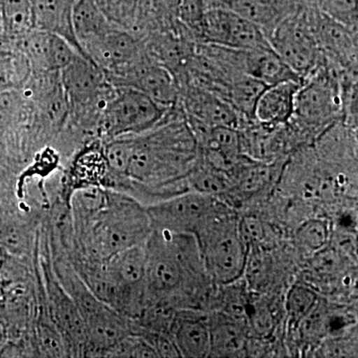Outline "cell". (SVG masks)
<instances>
[{"label": "cell", "instance_id": "cell-27", "mask_svg": "<svg viewBox=\"0 0 358 358\" xmlns=\"http://www.w3.org/2000/svg\"><path fill=\"white\" fill-rule=\"evenodd\" d=\"M331 227L324 219H310L299 228L296 239L301 248L308 252H319L329 243Z\"/></svg>", "mask_w": 358, "mask_h": 358}, {"label": "cell", "instance_id": "cell-28", "mask_svg": "<svg viewBox=\"0 0 358 358\" xmlns=\"http://www.w3.org/2000/svg\"><path fill=\"white\" fill-rule=\"evenodd\" d=\"M320 13L355 31L358 29V0H313Z\"/></svg>", "mask_w": 358, "mask_h": 358}, {"label": "cell", "instance_id": "cell-24", "mask_svg": "<svg viewBox=\"0 0 358 358\" xmlns=\"http://www.w3.org/2000/svg\"><path fill=\"white\" fill-rule=\"evenodd\" d=\"M33 29L31 0H1V41L17 45Z\"/></svg>", "mask_w": 358, "mask_h": 358}, {"label": "cell", "instance_id": "cell-29", "mask_svg": "<svg viewBox=\"0 0 358 358\" xmlns=\"http://www.w3.org/2000/svg\"><path fill=\"white\" fill-rule=\"evenodd\" d=\"M317 303V294L312 289L303 286H294L289 291L287 300L288 310L292 322L296 324L306 319Z\"/></svg>", "mask_w": 358, "mask_h": 358}, {"label": "cell", "instance_id": "cell-22", "mask_svg": "<svg viewBox=\"0 0 358 358\" xmlns=\"http://www.w3.org/2000/svg\"><path fill=\"white\" fill-rule=\"evenodd\" d=\"M113 26L95 0H77L73 9V29L81 50L85 44L98 38Z\"/></svg>", "mask_w": 358, "mask_h": 358}, {"label": "cell", "instance_id": "cell-16", "mask_svg": "<svg viewBox=\"0 0 358 358\" xmlns=\"http://www.w3.org/2000/svg\"><path fill=\"white\" fill-rule=\"evenodd\" d=\"M31 1L34 29L62 37L84 56L73 29V9L77 0H31Z\"/></svg>", "mask_w": 358, "mask_h": 358}, {"label": "cell", "instance_id": "cell-2", "mask_svg": "<svg viewBox=\"0 0 358 358\" xmlns=\"http://www.w3.org/2000/svg\"><path fill=\"white\" fill-rule=\"evenodd\" d=\"M72 225L74 244L67 256L69 262H105L124 250L145 245L152 231L147 206L112 188L106 189L95 210Z\"/></svg>", "mask_w": 358, "mask_h": 358}, {"label": "cell", "instance_id": "cell-8", "mask_svg": "<svg viewBox=\"0 0 358 358\" xmlns=\"http://www.w3.org/2000/svg\"><path fill=\"white\" fill-rule=\"evenodd\" d=\"M220 204L215 196L192 190L148 205L147 211L152 230L189 236Z\"/></svg>", "mask_w": 358, "mask_h": 358}, {"label": "cell", "instance_id": "cell-25", "mask_svg": "<svg viewBox=\"0 0 358 358\" xmlns=\"http://www.w3.org/2000/svg\"><path fill=\"white\" fill-rule=\"evenodd\" d=\"M31 70L20 47L0 41V93L20 88L29 79Z\"/></svg>", "mask_w": 358, "mask_h": 358}, {"label": "cell", "instance_id": "cell-21", "mask_svg": "<svg viewBox=\"0 0 358 358\" xmlns=\"http://www.w3.org/2000/svg\"><path fill=\"white\" fill-rule=\"evenodd\" d=\"M173 343L179 357H206L211 355L210 329L199 320H178L174 326Z\"/></svg>", "mask_w": 358, "mask_h": 358}, {"label": "cell", "instance_id": "cell-23", "mask_svg": "<svg viewBox=\"0 0 358 358\" xmlns=\"http://www.w3.org/2000/svg\"><path fill=\"white\" fill-rule=\"evenodd\" d=\"M266 87L268 86L262 82L248 75H242L228 84L219 96L236 110L245 124L255 120L254 112L257 101Z\"/></svg>", "mask_w": 358, "mask_h": 358}, {"label": "cell", "instance_id": "cell-19", "mask_svg": "<svg viewBox=\"0 0 358 358\" xmlns=\"http://www.w3.org/2000/svg\"><path fill=\"white\" fill-rule=\"evenodd\" d=\"M110 22L138 35L147 31L154 20L150 0H95Z\"/></svg>", "mask_w": 358, "mask_h": 358}, {"label": "cell", "instance_id": "cell-11", "mask_svg": "<svg viewBox=\"0 0 358 358\" xmlns=\"http://www.w3.org/2000/svg\"><path fill=\"white\" fill-rule=\"evenodd\" d=\"M312 27L326 64L338 71L357 72V31L320 13L317 6L312 13Z\"/></svg>", "mask_w": 358, "mask_h": 358}, {"label": "cell", "instance_id": "cell-15", "mask_svg": "<svg viewBox=\"0 0 358 358\" xmlns=\"http://www.w3.org/2000/svg\"><path fill=\"white\" fill-rule=\"evenodd\" d=\"M307 0H206L208 8H223L258 25L266 37Z\"/></svg>", "mask_w": 358, "mask_h": 358}, {"label": "cell", "instance_id": "cell-32", "mask_svg": "<svg viewBox=\"0 0 358 358\" xmlns=\"http://www.w3.org/2000/svg\"><path fill=\"white\" fill-rule=\"evenodd\" d=\"M0 41H1V0H0Z\"/></svg>", "mask_w": 358, "mask_h": 358}, {"label": "cell", "instance_id": "cell-10", "mask_svg": "<svg viewBox=\"0 0 358 358\" xmlns=\"http://www.w3.org/2000/svg\"><path fill=\"white\" fill-rule=\"evenodd\" d=\"M197 42L238 50H250L270 45L258 25L223 8H209L206 11Z\"/></svg>", "mask_w": 358, "mask_h": 358}, {"label": "cell", "instance_id": "cell-17", "mask_svg": "<svg viewBox=\"0 0 358 358\" xmlns=\"http://www.w3.org/2000/svg\"><path fill=\"white\" fill-rule=\"evenodd\" d=\"M301 81L289 80L266 87L257 101L254 117L256 121L270 124H285L294 112V99Z\"/></svg>", "mask_w": 358, "mask_h": 358}, {"label": "cell", "instance_id": "cell-26", "mask_svg": "<svg viewBox=\"0 0 358 358\" xmlns=\"http://www.w3.org/2000/svg\"><path fill=\"white\" fill-rule=\"evenodd\" d=\"M210 334L211 355L215 353L220 357H233L243 350L244 333L235 322H225L217 324Z\"/></svg>", "mask_w": 358, "mask_h": 358}, {"label": "cell", "instance_id": "cell-18", "mask_svg": "<svg viewBox=\"0 0 358 358\" xmlns=\"http://www.w3.org/2000/svg\"><path fill=\"white\" fill-rule=\"evenodd\" d=\"M243 69L245 74L262 82L266 86H272L289 80L303 82L273 50L270 45L243 50Z\"/></svg>", "mask_w": 358, "mask_h": 358}, {"label": "cell", "instance_id": "cell-4", "mask_svg": "<svg viewBox=\"0 0 358 358\" xmlns=\"http://www.w3.org/2000/svg\"><path fill=\"white\" fill-rule=\"evenodd\" d=\"M193 236L205 267L216 282L229 284L241 277L248 260V246L240 234L236 217L227 207L219 205Z\"/></svg>", "mask_w": 358, "mask_h": 358}, {"label": "cell", "instance_id": "cell-12", "mask_svg": "<svg viewBox=\"0 0 358 358\" xmlns=\"http://www.w3.org/2000/svg\"><path fill=\"white\" fill-rule=\"evenodd\" d=\"M178 88V103L188 124L206 128L230 127L235 129H239L244 124L242 117L229 103L208 90L189 85Z\"/></svg>", "mask_w": 358, "mask_h": 358}, {"label": "cell", "instance_id": "cell-3", "mask_svg": "<svg viewBox=\"0 0 358 358\" xmlns=\"http://www.w3.org/2000/svg\"><path fill=\"white\" fill-rule=\"evenodd\" d=\"M343 73L320 58L317 67L301 82L293 115L287 122L296 143L315 140L329 127L343 121Z\"/></svg>", "mask_w": 358, "mask_h": 358}, {"label": "cell", "instance_id": "cell-31", "mask_svg": "<svg viewBox=\"0 0 358 358\" xmlns=\"http://www.w3.org/2000/svg\"><path fill=\"white\" fill-rule=\"evenodd\" d=\"M7 343H8V331H6L3 322L0 320V355L3 352Z\"/></svg>", "mask_w": 358, "mask_h": 358}, {"label": "cell", "instance_id": "cell-6", "mask_svg": "<svg viewBox=\"0 0 358 358\" xmlns=\"http://www.w3.org/2000/svg\"><path fill=\"white\" fill-rule=\"evenodd\" d=\"M315 6L307 0L289 13L268 35V44L301 78L312 74L320 64V54L313 36L312 13Z\"/></svg>", "mask_w": 358, "mask_h": 358}, {"label": "cell", "instance_id": "cell-13", "mask_svg": "<svg viewBox=\"0 0 358 358\" xmlns=\"http://www.w3.org/2000/svg\"><path fill=\"white\" fill-rule=\"evenodd\" d=\"M113 86L131 87L145 93L166 109H173L179 102V88L176 78L166 69L148 57L109 80Z\"/></svg>", "mask_w": 358, "mask_h": 358}, {"label": "cell", "instance_id": "cell-20", "mask_svg": "<svg viewBox=\"0 0 358 358\" xmlns=\"http://www.w3.org/2000/svg\"><path fill=\"white\" fill-rule=\"evenodd\" d=\"M39 233L30 227L27 214L4 210L0 212V245L13 256L25 257L36 248Z\"/></svg>", "mask_w": 358, "mask_h": 358}, {"label": "cell", "instance_id": "cell-30", "mask_svg": "<svg viewBox=\"0 0 358 358\" xmlns=\"http://www.w3.org/2000/svg\"><path fill=\"white\" fill-rule=\"evenodd\" d=\"M182 0H150V7L157 24L162 29H178L179 8Z\"/></svg>", "mask_w": 358, "mask_h": 358}, {"label": "cell", "instance_id": "cell-5", "mask_svg": "<svg viewBox=\"0 0 358 358\" xmlns=\"http://www.w3.org/2000/svg\"><path fill=\"white\" fill-rule=\"evenodd\" d=\"M169 110L140 90L112 85L100 115L101 133L107 140L145 133L159 124Z\"/></svg>", "mask_w": 358, "mask_h": 358}, {"label": "cell", "instance_id": "cell-7", "mask_svg": "<svg viewBox=\"0 0 358 358\" xmlns=\"http://www.w3.org/2000/svg\"><path fill=\"white\" fill-rule=\"evenodd\" d=\"M185 236L152 230L145 242V289L155 296H171L185 281Z\"/></svg>", "mask_w": 358, "mask_h": 358}, {"label": "cell", "instance_id": "cell-1", "mask_svg": "<svg viewBox=\"0 0 358 358\" xmlns=\"http://www.w3.org/2000/svg\"><path fill=\"white\" fill-rule=\"evenodd\" d=\"M131 136L128 169L115 190L159 196L187 192L181 186L188 185V173L199 159V145L180 106L169 110L155 128Z\"/></svg>", "mask_w": 358, "mask_h": 358}, {"label": "cell", "instance_id": "cell-9", "mask_svg": "<svg viewBox=\"0 0 358 358\" xmlns=\"http://www.w3.org/2000/svg\"><path fill=\"white\" fill-rule=\"evenodd\" d=\"M59 76L68 110L76 114L78 119L81 120L95 110L102 113L112 85L98 66L78 54L60 71Z\"/></svg>", "mask_w": 358, "mask_h": 358}, {"label": "cell", "instance_id": "cell-33", "mask_svg": "<svg viewBox=\"0 0 358 358\" xmlns=\"http://www.w3.org/2000/svg\"><path fill=\"white\" fill-rule=\"evenodd\" d=\"M1 255H2V253H1V252H0V260H1Z\"/></svg>", "mask_w": 358, "mask_h": 358}, {"label": "cell", "instance_id": "cell-14", "mask_svg": "<svg viewBox=\"0 0 358 358\" xmlns=\"http://www.w3.org/2000/svg\"><path fill=\"white\" fill-rule=\"evenodd\" d=\"M39 74L60 73L79 52L62 37L33 29L16 45ZM81 55V54H80Z\"/></svg>", "mask_w": 358, "mask_h": 358}]
</instances>
